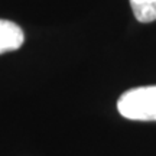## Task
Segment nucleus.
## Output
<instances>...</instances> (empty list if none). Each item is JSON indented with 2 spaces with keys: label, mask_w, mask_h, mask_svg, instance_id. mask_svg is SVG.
Masks as SVG:
<instances>
[{
  "label": "nucleus",
  "mask_w": 156,
  "mask_h": 156,
  "mask_svg": "<svg viewBox=\"0 0 156 156\" xmlns=\"http://www.w3.org/2000/svg\"><path fill=\"white\" fill-rule=\"evenodd\" d=\"M25 42L22 28L12 20L0 19V54L19 49Z\"/></svg>",
  "instance_id": "f03ea898"
},
{
  "label": "nucleus",
  "mask_w": 156,
  "mask_h": 156,
  "mask_svg": "<svg viewBox=\"0 0 156 156\" xmlns=\"http://www.w3.org/2000/svg\"><path fill=\"white\" fill-rule=\"evenodd\" d=\"M123 117L137 122H156V85L136 87L123 93L117 100Z\"/></svg>",
  "instance_id": "f257e3e1"
},
{
  "label": "nucleus",
  "mask_w": 156,
  "mask_h": 156,
  "mask_svg": "<svg viewBox=\"0 0 156 156\" xmlns=\"http://www.w3.org/2000/svg\"><path fill=\"white\" fill-rule=\"evenodd\" d=\"M134 17L140 23L156 20V0H130Z\"/></svg>",
  "instance_id": "7ed1b4c3"
}]
</instances>
